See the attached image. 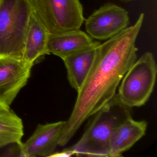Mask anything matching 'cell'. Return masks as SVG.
<instances>
[{"label": "cell", "mask_w": 157, "mask_h": 157, "mask_svg": "<svg viewBox=\"0 0 157 157\" xmlns=\"http://www.w3.org/2000/svg\"><path fill=\"white\" fill-rule=\"evenodd\" d=\"M100 42L63 59L70 84L77 92L80 90L92 66L96 48Z\"/></svg>", "instance_id": "11"}, {"label": "cell", "mask_w": 157, "mask_h": 157, "mask_svg": "<svg viewBox=\"0 0 157 157\" xmlns=\"http://www.w3.org/2000/svg\"><path fill=\"white\" fill-rule=\"evenodd\" d=\"M131 107L115 96L90 117L79 140L67 148L77 156L108 157L109 141L114 128L131 116Z\"/></svg>", "instance_id": "2"}, {"label": "cell", "mask_w": 157, "mask_h": 157, "mask_svg": "<svg viewBox=\"0 0 157 157\" xmlns=\"http://www.w3.org/2000/svg\"><path fill=\"white\" fill-rule=\"evenodd\" d=\"M34 12L49 34L79 30L84 21L80 0H32Z\"/></svg>", "instance_id": "5"}, {"label": "cell", "mask_w": 157, "mask_h": 157, "mask_svg": "<svg viewBox=\"0 0 157 157\" xmlns=\"http://www.w3.org/2000/svg\"><path fill=\"white\" fill-rule=\"evenodd\" d=\"M32 0L0 1V57L23 58Z\"/></svg>", "instance_id": "3"}, {"label": "cell", "mask_w": 157, "mask_h": 157, "mask_svg": "<svg viewBox=\"0 0 157 157\" xmlns=\"http://www.w3.org/2000/svg\"><path fill=\"white\" fill-rule=\"evenodd\" d=\"M49 33L34 12L29 22L23 59L34 65L37 59L49 55L48 43Z\"/></svg>", "instance_id": "12"}, {"label": "cell", "mask_w": 157, "mask_h": 157, "mask_svg": "<svg viewBox=\"0 0 157 157\" xmlns=\"http://www.w3.org/2000/svg\"><path fill=\"white\" fill-rule=\"evenodd\" d=\"M122 1L124 2H130L133 1H136V0H122Z\"/></svg>", "instance_id": "14"}, {"label": "cell", "mask_w": 157, "mask_h": 157, "mask_svg": "<svg viewBox=\"0 0 157 157\" xmlns=\"http://www.w3.org/2000/svg\"><path fill=\"white\" fill-rule=\"evenodd\" d=\"M157 72V65L152 53H144L123 77L116 94L119 101L131 108L144 105L153 91Z\"/></svg>", "instance_id": "4"}, {"label": "cell", "mask_w": 157, "mask_h": 157, "mask_svg": "<svg viewBox=\"0 0 157 157\" xmlns=\"http://www.w3.org/2000/svg\"><path fill=\"white\" fill-rule=\"evenodd\" d=\"M144 19L141 13L134 25L97 47L92 66L65 122L59 146L67 145L82 124L115 96L120 82L136 60V40Z\"/></svg>", "instance_id": "1"}, {"label": "cell", "mask_w": 157, "mask_h": 157, "mask_svg": "<svg viewBox=\"0 0 157 157\" xmlns=\"http://www.w3.org/2000/svg\"><path fill=\"white\" fill-rule=\"evenodd\" d=\"M33 65L23 58L0 57V110H8L26 85Z\"/></svg>", "instance_id": "6"}, {"label": "cell", "mask_w": 157, "mask_h": 157, "mask_svg": "<svg viewBox=\"0 0 157 157\" xmlns=\"http://www.w3.org/2000/svg\"><path fill=\"white\" fill-rule=\"evenodd\" d=\"M94 42L92 37L80 29L63 33L49 34L48 49L49 54L63 59L89 47Z\"/></svg>", "instance_id": "10"}, {"label": "cell", "mask_w": 157, "mask_h": 157, "mask_svg": "<svg viewBox=\"0 0 157 157\" xmlns=\"http://www.w3.org/2000/svg\"><path fill=\"white\" fill-rule=\"evenodd\" d=\"M147 123L128 118L115 128L109 141V157H117L131 147L146 133Z\"/></svg>", "instance_id": "9"}, {"label": "cell", "mask_w": 157, "mask_h": 157, "mask_svg": "<svg viewBox=\"0 0 157 157\" xmlns=\"http://www.w3.org/2000/svg\"><path fill=\"white\" fill-rule=\"evenodd\" d=\"M22 121L10 109L0 110V148L12 143L21 144Z\"/></svg>", "instance_id": "13"}, {"label": "cell", "mask_w": 157, "mask_h": 157, "mask_svg": "<svg viewBox=\"0 0 157 157\" xmlns=\"http://www.w3.org/2000/svg\"><path fill=\"white\" fill-rule=\"evenodd\" d=\"M66 121L39 124L21 146L22 157H50L55 153Z\"/></svg>", "instance_id": "8"}, {"label": "cell", "mask_w": 157, "mask_h": 157, "mask_svg": "<svg viewBox=\"0 0 157 157\" xmlns=\"http://www.w3.org/2000/svg\"><path fill=\"white\" fill-rule=\"evenodd\" d=\"M128 12L113 3H107L93 13L85 21L86 32L91 37L108 40L128 27Z\"/></svg>", "instance_id": "7"}, {"label": "cell", "mask_w": 157, "mask_h": 157, "mask_svg": "<svg viewBox=\"0 0 157 157\" xmlns=\"http://www.w3.org/2000/svg\"><path fill=\"white\" fill-rule=\"evenodd\" d=\"M0 1H1V0H0Z\"/></svg>", "instance_id": "15"}]
</instances>
